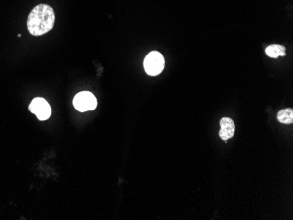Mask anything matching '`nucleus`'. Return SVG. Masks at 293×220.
I'll use <instances>...</instances> for the list:
<instances>
[{"label":"nucleus","mask_w":293,"mask_h":220,"mask_svg":"<svg viewBox=\"0 0 293 220\" xmlns=\"http://www.w3.org/2000/svg\"><path fill=\"white\" fill-rule=\"evenodd\" d=\"M55 19L53 8L48 4H39L28 15L27 29L32 35L41 36L53 28Z\"/></svg>","instance_id":"f257e3e1"},{"label":"nucleus","mask_w":293,"mask_h":220,"mask_svg":"<svg viewBox=\"0 0 293 220\" xmlns=\"http://www.w3.org/2000/svg\"><path fill=\"white\" fill-rule=\"evenodd\" d=\"M164 58L162 54L152 51L145 57L144 69L149 76H158L164 70Z\"/></svg>","instance_id":"f03ea898"},{"label":"nucleus","mask_w":293,"mask_h":220,"mask_svg":"<svg viewBox=\"0 0 293 220\" xmlns=\"http://www.w3.org/2000/svg\"><path fill=\"white\" fill-rule=\"evenodd\" d=\"M73 105L76 110L84 112L88 110H94L98 105V101L92 92L82 91L75 96Z\"/></svg>","instance_id":"7ed1b4c3"},{"label":"nucleus","mask_w":293,"mask_h":220,"mask_svg":"<svg viewBox=\"0 0 293 220\" xmlns=\"http://www.w3.org/2000/svg\"><path fill=\"white\" fill-rule=\"evenodd\" d=\"M29 110L32 113L35 114L39 120L44 121L51 116V107L50 104L42 98H35L32 100Z\"/></svg>","instance_id":"20e7f679"},{"label":"nucleus","mask_w":293,"mask_h":220,"mask_svg":"<svg viewBox=\"0 0 293 220\" xmlns=\"http://www.w3.org/2000/svg\"><path fill=\"white\" fill-rule=\"evenodd\" d=\"M235 132V125L234 122L233 121L231 118H223L221 120V131H220V137L221 140H223L225 142L229 141L234 135Z\"/></svg>","instance_id":"39448f33"},{"label":"nucleus","mask_w":293,"mask_h":220,"mask_svg":"<svg viewBox=\"0 0 293 220\" xmlns=\"http://www.w3.org/2000/svg\"><path fill=\"white\" fill-rule=\"evenodd\" d=\"M265 53L270 58L285 56L286 55V48L284 46L279 45V44H272V45L267 47Z\"/></svg>","instance_id":"423d86ee"},{"label":"nucleus","mask_w":293,"mask_h":220,"mask_svg":"<svg viewBox=\"0 0 293 220\" xmlns=\"http://www.w3.org/2000/svg\"><path fill=\"white\" fill-rule=\"evenodd\" d=\"M278 120L282 124H293V110L292 108H286L284 110H279L278 113Z\"/></svg>","instance_id":"0eeeda50"}]
</instances>
